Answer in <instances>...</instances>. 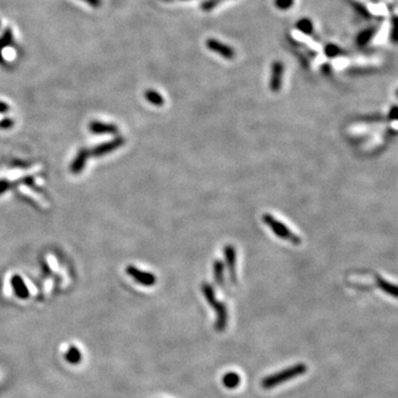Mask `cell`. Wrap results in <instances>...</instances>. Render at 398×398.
Wrapping results in <instances>:
<instances>
[{"instance_id": "6da1fadb", "label": "cell", "mask_w": 398, "mask_h": 398, "mask_svg": "<svg viewBox=\"0 0 398 398\" xmlns=\"http://www.w3.org/2000/svg\"><path fill=\"white\" fill-rule=\"evenodd\" d=\"M306 371H308V366L303 364V363H298V364L288 367V369L281 371L279 373L267 376V377L262 379L261 386L265 389H271L274 387L279 386V385L285 382H288L290 379L296 378L298 376L305 374Z\"/></svg>"}, {"instance_id": "7a4b0ae2", "label": "cell", "mask_w": 398, "mask_h": 398, "mask_svg": "<svg viewBox=\"0 0 398 398\" xmlns=\"http://www.w3.org/2000/svg\"><path fill=\"white\" fill-rule=\"evenodd\" d=\"M201 291L204 294L207 302L210 306H213L216 310V313H217V321H216V330L218 332H224L226 330L227 323H228V312L227 308L224 303H220L218 302L217 298H216V294L213 287L209 283H202L201 285Z\"/></svg>"}, {"instance_id": "3957f363", "label": "cell", "mask_w": 398, "mask_h": 398, "mask_svg": "<svg viewBox=\"0 0 398 398\" xmlns=\"http://www.w3.org/2000/svg\"><path fill=\"white\" fill-rule=\"evenodd\" d=\"M262 220L267 226L270 227L274 233H275V235L281 238V239L287 240L293 245L301 244V238L297 236L296 233H293L287 226H285V224L280 223L278 219H275L274 217V216H271L270 214H266L262 216Z\"/></svg>"}, {"instance_id": "277c9868", "label": "cell", "mask_w": 398, "mask_h": 398, "mask_svg": "<svg viewBox=\"0 0 398 398\" xmlns=\"http://www.w3.org/2000/svg\"><path fill=\"white\" fill-rule=\"evenodd\" d=\"M206 47L208 50L213 51V52L217 53L220 57H223L227 60H232L236 58V51L232 47L226 45L222 41L217 40L215 38H209L206 41Z\"/></svg>"}, {"instance_id": "5b68a950", "label": "cell", "mask_w": 398, "mask_h": 398, "mask_svg": "<svg viewBox=\"0 0 398 398\" xmlns=\"http://www.w3.org/2000/svg\"><path fill=\"white\" fill-rule=\"evenodd\" d=\"M284 75L283 63L276 60L271 64V75H270V90L271 92L278 93L282 88V77Z\"/></svg>"}, {"instance_id": "8992f818", "label": "cell", "mask_w": 398, "mask_h": 398, "mask_svg": "<svg viewBox=\"0 0 398 398\" xmlns=\"http://www.w3.org/2000/svg\"><path fill=\"white\" fill-rule=\"evenodd\" d=\"M224 258H226V263L230 274L233 282H236V249L231 245H227L224 247Z\"/></svg>"}, {"instance_id": "52a82bcc", "label": "cell", "mask_w": 398, "mask_h": 398, "mask_svg": "<svg viewBox=\"0 0 398 398\" xmlns=\"http://www.w3.org/2000/svg\"><path fill=\"white\" fill-rule=\"evenodd\" d=\"M128 274H131L134 279L138 281L141 284L144 285H153L156 282V278L152 274H147V272H142L134 268H129Z\"/></svg>"}, {"instance_id": "ba28073f", "label": "cell", "mask_w": 398, "mask_h": 398, "mask_svg": "<svg viewBox=\"0 0 398 398\" xmlns=\"http://www.w3.org/2000/svg\"><path fill=\"white\" fill-rule=\"evenodd\" d=\"M377 29H378L377 25H373V27H370V28L364 29L363 31H361L360 33H358V36L356 38L357 45L360 47L366 46L367 43H369L372 39H373L375 33L377 32Z\"/></svg>"}, {"instance_id": "9c48e42d", "label": "cell", "mask_w": 398, "mask_h": 398, "mask_svg": "<svg viewBox=\"0 0 398 398\" xmlns=\"http://www.w3.org/2000/svg\"><path fill=\"white\" fill-rule=\"evenodd\" d=\"M223 384L228 389H235L240 385V376L235 372H229L223 377Z\"/></svg>"}, {"instance_id": "30bf717a", "label": "cell", "mask_w": 398, "mask_h": 398, "mask_svg": "<svg viewBox=\"0 0 398 398\" xmlns=\"http://www.w3.org/2000/svg\"><path fill=\"white\" fill-rule=\"evenodd\" d=\"M376 283H377V287L383 290L384 292H386L387 294H391L393 297H397V288L395 285L391 284L387 282L386 280H384L380 276H376Z\"/></svg>"}, {"instance_id": "8fae6325", "label": "cell", "mask_w": 398, "mask_h": 398, "mask_svg": "<svg viewBox=\"0 0 398 398\" xmlns=\"http://www.w3.org/2000/svg\"><path fill=\"white\" fill-rule=\"evenodd\" d=\"M297 29L304 34H312L313 32V23L309 18H302L297 23L296 25Z\"/></svg>"}, {"instance_id": "7c38bea8", "label": "cell", "mask_w": 398, "mask_h": 398, "mask_svg": "<svg viewBox=\"0 0 398 398\" xmlns=\"http://www.w3.org/2000/svg\"><path fill=\"white\" fill-rule=\"evenodd\" d=\"M224 263L219 260L216 261L214 265V274L216 282H217V284L220 285V287L224 284Z\"/></svg>"}, {"instance_id": "4fadbf2b", "label": "cell", "mask_w": 398, "mask_h": 398, "mask_svg": "<svg viewBox=\"0 0 398 398\" xmlns=\"http://www.w3.org/2000/svg\"><path fill=\"white\" fill-rule=\"evenodd\" d=\"M66 358L69 363H71V364H77L82 358L81 352L76 348H75V346H71L66 354Z\"/></svg>"}, {"instance_id": "5bb4252c", "label": "cell", "mask_w": 398, "mask_h": 398, "mask_svg": "<svg viewBox=\"0 0 398 398\" xmlns=\"http://www.w3.org/2000/svg\"><path fill=\"white\" fill-rule=\"evenodd\" d=\"M12 282H14V287H15V290H16V293L18 294L20 298H28V296H29L28 289L25 288V285L23 282V280H21L20 278H15Z\"/></svg>"}, {"instance_id": "9a60e30c", "label": "cell", "mask_w": 398, "mask_h": 398, "mask_svg": "<svg viewBox=\"0 0 398 398\" xmlns=\"http://www.w3.org/2000/svg\"><path fill=\"white\" fill-rule=\"evenodd\" d=\"M146 99L155 105H163L164 104L163 97L159 93H157L156 91H147V92H146Z\"/></svg>"}, {"instance_id": "2e32d148", "label": "cell", "mask_w": 398, "mask_h": 398, "mask_svg": "<svg viewBox=\"0 0 398 398\" xmlns=\"http://www.w3.org/2000/svg\"><path fill=\"white\" fill-rule=\"evenodd\" d=\"M324 53H325V55L328 58H335L342 53V50L337 46L333 45V43H328V45L324 48Z\"/></svg>"}, {"instance_id": "e0dca14e", "label": "cell", "mask_w": 398, "mask_h": 398, "mask_svg": "<svg viewBox=\"0 0 398 398\" xmlns=\"http://www.w3.org/2000/svg\"><path fill=\"white\" fill-rule=\"evenodd\" d=\"M274 6L279 10H289L294 6V0H274Z\"/></svg>"}, {"instance_id": "ac0fdd59", "label": "cell", "mask_w": 398, "mask_h": 398, "mask_svg": "<svg viewBox=\"0 0 398 398\" xmlns=\"http://www.w3.org/2000/svg\"><path fill=\"white\" fill-rule=\"evenodd\" d=\"M224 1V0H206L200 5L202 11H210L213 10L215 7H217L220 2Z\"/></svg>"}, {"instance_id": "d6986e66", "label": "cell", "mask_w": 398, "mask_h": 398, "mask_svg": "<svg viewBox=\"0 0 398 398\" xmlns=\"http://www.w3.org/2000/svg\"><path fill=\"white\" fill-rule=\"evenodd\" d=\"M353 6L356 8V10L360 12L361 15H363L364 17H366V19H371V14L369 11H367V9H366V7L365 6H363L362 3H360V2H357V1H354L353 2Z\"/></svg>"}, {"instance_id": "ffe728a7", "label": "cell", "mask_w": 398, "mask_h": 398, "mask_svg": "<svg viewBox=\"0 0 398 398\" xmlns=\"http://www.w3.org/2000/svg\"><path fill=\"white\" fill-rule=\"evenodd\" d=\"M396 31H397V18L396 17H394L393 18V28H392V33H391V37H392V41L393 42H396Z\"/></svg>"}, {"instance_id": "44dd1931", "label": "cell", "mask_w": 398, "mask_h": 398, "mask_svg": "<svg viewBox=\"0 0 398 398\" xmlns=\"http://www.w3.org/2000/svg\"><path fill=\"white\" fill-rule=\"evenodd\" d=\"M85 2H88L89 5H91L92 7H100L101 6V0H84Z\"/></svg>"}, {"instance_id": "7402d4cb", "label": "cell", "mask_w": 398, "mask_h": 398, "mask_svg": "<svg viewBox=\"0 0 398 398\" xmlns=\"http://www.w3.org/2000/svg\"><path fill=\"white\" fill-rule=\"evenodd\" d=\"M389 115L391 116H388L389 119L391 120H396V115H397V106L396 105H394L393 107H392V110H391V113H389Z\"/></svg>"}]
</instances>
